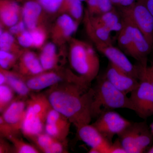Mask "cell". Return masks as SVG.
<instances>
[{
  "instance_id": "31",
  "label": "cell",
  "mask_w": 153,
  "mask_h": 153,
  "mask_svg": "<svg viewBox=\"0 0 153 153\" xmlns=\"http://www.w3.org/2000/svg\"><path fill=\"white\" fill-rule=\"evenodd\" d=\"M30 31L33 37V47L36 48L41 47L46 39L45 33L41 28L37 27Z\"/></svg>"
},
{
  "instance_id": "27",
  "label": "cell",
  "mask_w": 153,
  "mask_h": 153,
  "mask_svg": "<svg viewBox=\"0 0 153 153\" xmlns=\"http://www.w3.org/2000/svg\"><path fill=\"white\" fill-rule=\"evenodd\" d=\"M15 91L7 84L0 85V112L6 109L14 100Z\"/></svg>"
},
{
  "instance_id": "20",
  "label": "cell",
  "mask_w": 153,
  "mask_h": 153,
  "mask_svg": "<svg viewBox=\"0 0 153 153\" xmlns=\"http://www.w3.org/2000/svg\"><path fill=\"white\" fill-rule=\"evenodd\" d=\"M74 19L67 14H63L58 18L54 30L56 38H68L76 32L77 24Z\"/></svg>"
},
{
  "instance_id": "7",
  "label": "cell",
  "mask_w": 153,
  "mask_h": 153,
  "mask_svg": "<svg viewBox=\"0 0 153 153\" xmlns=\"http://www.w3.org/2000/svg\"><path fill=\"white\" fill-rule=\"evenodd\" d=\"M89 36L97 50L109 60V62L139 80L141 74L140 66L134 65L125 53L114 46L112 43L101 41L91 34Z\"/></svg>"
},
{
  "instance_id": "30",
  "label": "cell",
  "mask_w": 153,
  "mask_h": 153,
  "mask_svg": "<svg viewBox=\"0 0 153 153\" xmlns=\"http://www.w3.org/2000/svg\"><path fill=\"white\" fill-rule=\"evenodd\" d=\"M38 2L47 11L54 13L60 10L63 0H38Z\"/></svg>"
},
{
  "instance_id": "15",
  "label": "cell",
  "mask_w": 153,
  "mask_h": 153,
  "mask_svg": "<svg viewBox=\"0 0 153 153\" xmlns=\"http://www.w3.org/2000/svg\"><path fill=\"white\" fill-rule=\"evenodd\" d=\"M18 68V73L25 77L35 76L45 71L39 57L35 53L29 51L21 55Z\"/></svg>"
},
{
  "instance_id": "5",
  "label": "cell",
  "mask_w": 153,
  "mask_h": 153,
  "mask_svg": "<svg viewBox=\"0 0 153 153\" xmlns=\"http://www.w3.org/2000/svg\"><path fill=\"white\" fill-rule=\"evenodd\" d=\"M118 137L127 153L145 152L153 144V133L145 121L132 123Z\"/></svg>"
},
{
  "instance_id": "18",
  "label": "cell",
  "mask_w": 153,
  "mask_h": 153,
  "mask_svg": "<svg viewBox=\"0 0 153 153\" xmlns=\"http://www.w3.org/2000/svg\"><path fill=\"white\" fill-rule=\"evenodd\" d=\"M1 70L5 74L6 84L13 90L18 96L27 99L32 91L26 84L24 77L18 73L11 72L2 68Z\"/></svg>"
},
{
  "instance_id": "2",
  "label": "cell",
  "mask_w": 153,
  "mask_h": 153,
  "mask_svg": "<svg viewBox=\"0 0 153 153\" xmlns=\"http://www.w3.org/2000/svg\"><path fill=\"white\" fill-rule=\"evenodd\" d=\"M27 102L22 133L33 142L38 135L45 132L47 114L52 106L45 94H31Z\"/></svg>"
},
{
  "instance_id": "26",
  "label": "cell",
  "mask_w": 153,
  "mask_h": 153,
  "mask_svg": "<svg viewBox=\"0 0 153 153\" xmlns=\"http://www.w3.org/2000/svg\"><path fill=\"white\" fill-rule=\"evenodd\" d=\"M61 8H63L73 19L79 21L83 15V9L80 0H63Z\"/></svg>"
},
{
  "instance_id": "29",
  "label": "cell",
  "mask_w": 153,
  "mask_h": 153,
  "mask_svg": "<svg viewBox=\"0 0 153 153\" xmlns=\"http://www.w3.org/2000/svg\"><path fill=\"white\" fill-rule=\"evenodd\" d=\"M17 57L12 52L1 50L0 51V66L1 68L8 70L16 63Z\"/></svg>"
},
{
  "instance_id": "38",
  "label": "cell",
  "mask_w": 153,
  "mask_h": 153,
  "mask_svg": "<svg viewBox=\"0 0 153 153\" xmlns=\"http://www.w3.org/2000/svg\"><path fill=\"white\" fill-rule=\"evenodd\" d=\"M6 76L5 74L2 70L0 72V85L6 84Z\"/></svg>"
},
{
  "instance_id": "28",
  "label": "cell",
  "mask_w": 153,
  "mask_h": 153,
  "mask_svg": "<svg viewBox=\"0 0 153 153\" xmlns=\"http://www.w3.org/2000/svg\"><path fill=\"white\" fill-rule=\"evenodd\" d=\"M13 34L10 33L1 31L0 36L1 50L12 52L15 47V40Z\"/></svg>"
},
{
  "instance_id": "4",
  "label": "cell",
  "mask_w": 153,
  "mask_h": 153,
  "mask_svg": "<svg viewBox=\"0 0 153 153\" xmlns=\"http://www.w3.org/2000/svg\"><path fill=\"white\" fill-rule=\"evenodd\" d=\"M69 60L74 71L86 81L91 82L98 75L100 61L90 44L78 40H72Z\"/></svg>"
},
{
  "instance_id": "36",
  "label": "cell",
  "mask_w": 153,
  "mask_h": 153,
  "mask_svg": "<svg viewBox=\"0 0 153 153\" xmlns=\"http://www.w3.org/2000/svg\"><path fill=\"white\" fill-rule=\"evenodd\" d=\"M139 1L143 4L153 16V0H139Z\"/></svg>"
},
{
  "instance_id": "42",
  "label": "cell",
  "mask_w": 153,
  "mask_h": 153,
  "mask_svg": "<svg viewBox=\"0 0 153 153\" xmlns=\"http://www.w3.org/2000/svg\"><path fill=\"white\" fill-rule=\"evenodd\" d=\"M152 65H153V64H152Z\"/></svg>"
},
{
  "instance_id": "6",
  "label": "cell",
  "mask_w": 153,
  "mask_h": 153,
  "mask_svg": "<svg viewBox=\"0 0 153 153\" xmlns=\"http://www.w3.org/2000/svg\"><path fill=\"white\" fill-rule=\"evenodd\" d=\"M27 99L18 96L1 113V137L7 139L11 135L19 136L27 108Z\"/></svg>"
},
{
  "instance_id": "32",
  "label": "cell",
  "mask_w": 153,
  "mask_h": 153,
  "mask_svg": "<svg viewBox=\"0 0 153 153\" xmlns=\"http://www.w3.org/2000/svg\"><path fill=\"white\" fill-rule=\"evenodd\" d=\"M17 40L20 45L25 48L33 47V37L31 31H25L18 35Z\"/></svg>"
},
{
  "instance_id": "10",
  "label": "cell",
  "mask_w": 153,
  "mask_h": 153,
  "mask_svg": "<svg viewBox=\"0 0 153 153\" xmlns=\"http://www.w3.org/2000/svg\"><path fill=\"white\" fill-rule=\"evenodd\" d=\"M134 111L141 118L146 119L153 115V86L143 76L130 97Z\"/></svg>"
},
{
  "instance_id": "37",
  "label": "cell",
  "mask_w": 153,
  "mask_h": 153,
  "mask_svg": "<svg viewBox=\"0 0 153 153\" xmlns=\"http://www.w3.org/2000/svg\"><path fill=\"white\" fill-rule=\"evenodd\" d=\"M135 0H120V5L122 7H127L134 3Z\"/></svg>"
},
{
  "instance_id": "39",
  "label": "cell",
  "mask_w": 153,
  "mask_h": 153,
  "mask_svg": "<svg viewBox=\"0 0 153 153\" xmlns=\"http://www.w3.org/2000/svg\"><path fill=\"white\" fill-rule=\"evenodd\" d=\"M146 152L148 153H153V143L149 149H148Z\"/></svg>"
},
{
  "instance_id": "21",
  "label": "cell",
  "mask_w": 153,
  "mask_h": 153,
  "mask_svg": "<svg viewBox=\"0 0 153 153\" xmlns=\"http://www.w3.org/2000/svg\"><path fill=\"white\" fill-rule=\"evenodd\" d=\"M45 71L58 69V57L56 46L53 43H48L44 46L39 57Z\"/></svg>"
},
{
  "instance_id": "22",
  "label": "cell",
  "mask_w": 153,
  "mask_h": 153,
  "mask_svg": "<svg viewBox=\"0 0 153 153\" xmlns=\"http://www.w3.org/2000/svg\"><path fill=\"white\" fill-rule=\"evenodd\" d=\"M94 17L110 32H119L122 28L121 18L114 10Z\"/></svg>"
},
{
  "instance_id": "9",
  "label": "cell",
  "mask_w": 153,
  "mask_h": 153,
  "mask_svg": "<svg viewBox=\"0 0 153 153\" xmlns=\"http://www.w3.org/2000/svg\"><path fill=\"white\" fill-rule=\"evenodd\" d=\"M80 77L70 71H62L58 68L44 71L35 76L23 77L30 90L32 92H38L59 83L74 81Z\"/></svg>"
},
{
  "instance_id": "12",
  "label": "cell",
  "mask_w": 153,
  "mask_h": 153,
  "mask_svg": "<svg viewBox=\"0 0 153 153\" xmlns=\"http://www.w3.org/2000/svg\"><path fill=\"white\" fill-rule=\"evenodd\" d=\"M123 26L126 28L131 38L135 51L136 60L142 65H147V57L153 47L148 42L144 36L132 22L121 16Z\"/></svg>"
},
{
  "instance_id": "35",
  "label": "cell",
  "mask_w": 153,
  "mask_h": 153,
  "mask_svg": "<svg viewBox=\"0 0 153 153\" xmlns=\"http://www.w3.org/2000/svg\"><path fill=\"white\" fill-rule=\"evenodd\" d=\"M4 138H0V153H14L13 146L5 140Z\"/></svg>"
},
{
  "instance_id": "25",
  "label": "cell",
  "mask_w": 153,
  "mask_h": 153,
  "mask_svg": "<svg viewBox=\"0 0 153 153\" xmlns=\"http://www.w3.org/2000/svg\"><path fill=\"white\" fill-rule=\"evenodd\" d=\"M7 139L12 143L14 153H41L38 148L23 140L19 136L11 135Z\"/></svg>"
},
{
  "instance_id": "34",
  "label": "cell",
  "mask_w": 153,
  "mask_h": 153,
  "mask_svg": "<svg viewBox=\"0 0 153 153\" xmlns=\"http://www.w3.org/2000/svg\"><path fill=\"white\" fill-rule=\"evenodd\" d=\"M109 153H127V152L123 146L120 140L118 138L111 146Z\"/></svg>"
},
{
  "instance_id": "1",
  "label": "cell",
  "mask_w": 153,
  "mask_h": 153,
  "mask_svg": "<svg viewBox=\"0 0 153 153\" xmlns=\"http://www.w3.org/2000/svg\"><path fill=\"white\" fill-rule=\"evenodd\" d=\"M91 83L80 77L49 88L44 93L52 107L65 116L76 130L90 124L93 118L94 90Z\"/></svg>"
},
{
  "instance_id": "33",
  "label": "cell",
  "mask_w": 153,
  "mask_h": 153,
  "mask_svg": "<svg viewBox=\"0 0 153 153\" xmlns=\"http://www.w3.org/2000/svg\"><path fill=\"white\" fill-rule=\"evenodd\" d=\"M10 33L13 35H18L26 30V27L25 22L22 20L16 24L10 27Z\"/></svg>"
},
{
  "instance_id": "14",
  "label": "cell",
  "mask_w": 153,
  "mask_h": 153,
  "mask_svg": "<svg viewBox=\"0 0 153 153\" xmlns=\"http://www.w3.org/2000/svg\"><path fill=\"white\" fill-rule=\"evenodd\" d=\"M76 131L79 138L91 148L97 149L100 153H109L112 143L108 140L92 124L82 126Z\"/></svg>"
},
{
  "instance_id": "40",
  "label": "cell",
  "mask_w": 153,
  "mask_h": 153,
  "mask_svg": "<svg viewBox=\"0 0 153 153\" xmlns=\"http://www.w3.org/2000/svg\"><path fill=\"white\" fill-rule=\"evenodd\" d=\"M150 128L152 132L153 133V122L150 125Z\"/></svg>"
},
{
  "instance_id": "3",
  "label": "cell",
  "mask_w": 153,
  "mask_h": 153,
  "mask_svg": "<svg viewBox=\"0 0 153 153\" xmlns=\"http://www.w3.org/2000/svg\"><path fill=\"white\" fill-rule=\"evenodd\" d=\"M94 90L93 118L98 117L105 111L117 108H127L134 111L130 97L117 89L105 76L99 79Z\"/></svg>"
},
{
  "instance_id": "23",
  "label": "cell",
  "mask_w": 153,
  "mask_h": 153,
  "mask_svg": "<svg viewBox=\"0 0 153 153\" xmlns=\"http://www.w3.org/2000/svg\"><path fill=\"white\" fill-rule=\"evenodd\" d=\"M71 123L54 124H46L45 132L55 138L61 141L66 140L70 131Z\"/></svg>"
},
{
  "instance_id": "11",
  "label": "cell",
  "mask_w": 153,
  "mask_h": 153,
  "mask_svg": "<svg viewBox=\"0 0 153 153\" xmlns=\"http://www.w3.org/2000/svg\"><path fill=\"white\" fill-rule=\"evenodd\" d=\"M132 123L118 113L110 110L102 114L92 125L112 143L114 137L123 132Z\"/></svg>"
},
{
  "instance_id": "24",
  "label": "cell",
  "mask_w": 153,
  "mask_h": 153,
  "mask_svg": "<svg viewBox=\"0 0 153 153\" xmlns=\"http://www.w3.org/2000/svg\"><path fill=\"white\" fill-rule=\"evenodd\" d=\"M87 3L90 16H100L113 10L111 0H87Z\"/></svg>"
},
{
  "instance_id": "19",
  "label": "cell",
  "mask_w": 153,
  "mask_h": 153,
  "mask_svg": "<svg viewBox=\"0 0 153 153\" xmlns=\"http://www.w3.org/2000/svg\"><path fill=\"white\" fill-rule=\"evenodd\" d=\"M20 8L13 1H1L0 14L4 25L11 27L19 22Z\"/></svg>"
},
{
  "instance_id": "16",
  "label": "cell",
  "mask_w": 153,
  "mask_h": 153,
  "mask_svg": "<svg viewBox=\"0 0 153 153\" xmlns=\"http://www.w3.org/2000/svg\"><path fill=\"white\" fill-rule=\"evenodd\" d=\"M66 141L56 139L44 132L36 137L33 142L42 152L64 153L68 152Z\"/></svg>"
},
{
  "instance_id": "13",
  "label": "cell",
  "mask_w": 153,
  "mask_h": 153,
  "mask_svg": "<svg viewBox=\"0 0 153 153\" xmlns=\"http://www.w3.org/2000/svg\"><path fill=\"white\" fill-rule=\"evenodd\" d=\"M105 77L117 89L127 94L138 87L139 80L109 62Z\"/></svg>"
},
{
  "instance_id": "8",
  "label": "cell",
  "mask_w": 153,
  "mask_h": 153,
  "mask_svg": "<svg viewBox=\"0 0 153 153\" xmlns=\"http://www.w3.org/2000/svg\"><path fill=\"white\" fill-rule=\"evenodd\" d=\"M120 16L132 22L153 47V16L143 4L138 1L122 7Z\"/></svg>"
},
{
  "instance_id": "17",
  "label": "cell",
  "mask_w": 153,
  "mask_h": 153,
  "mask_svg": "<svg viewBox=\"0 0 153 153\" xmlns=\"http://www.w3.org/2000/svg\"><path fill=\"white\" fill-rule=\"evenodd\" d=\"M43 8L38 2L33 1H28L23 6L22 19L26 27L30 31L37 27Z\"/></svg>"
},
{
  "instance_id": "41",
  "label": "cell",
  "mask_w": 153,
  "mask_h": 153,
  "mask_svg": "<svg viewBox=\"0 0 153 153\" xmlns=\"http://www.w3.org/2000/svg\"><path fill=\"white\" fill-rule=\"evenodd\" d=\"M80 1H87V0H80Z\"/></svg>"
}]
</instances>
